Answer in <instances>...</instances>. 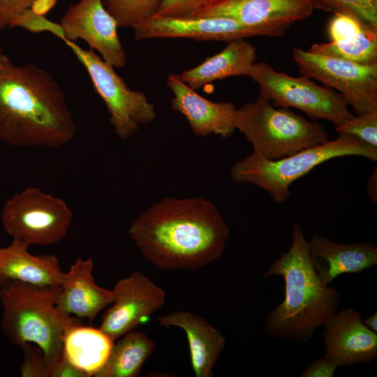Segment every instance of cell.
<instances>
[{
    "label": "cell",
    "instance_id": "20",
    "mask_svg": "<svg viewBox=\"0 0 377 377\" xmlns=\"http://www.w3.org/2000/svg\"><path fill=\"white\" fill-rule=\"evenodd\" d=\"M157 320L162 326L177 327L185 332L195 376L212 377L226 342L223 334L202 317L188 311L171 312Z\"/></svg>",
    "mask_w": 377,
    "mask_h": 377
},
{
    "label": "cell",
    "instance_id": "1",
    "mask_svg": "<svg viewBox=\"0 0 377 377\" xmlns=\"http://www.w3.org/2000/svg\"><path fill=\"white\" fill-rule=\"evenodd\" d=\"M229 228L202 198H165L142 212L128 234L143 257L162 270H195L221 258Z\"/></svg>",
    "mask_w": 377,
    "mask_h": 377
},
{
    "label": "cell",
    "instance_id": "37",
    "mask_svg": "<svg viewBox=\"0 0 377 377\" xmlns=\"http://www.w3.org/2000/svg\"><path fill=\"white\" fill-rule=\"evenodd\" d=\"M8 59H9L3 54L2 50L0 48V68Z\"/></svg>",
    "mask_w": 377,
    "mask_h": 377
},
{
    "label": "cell",
    "instance_id": "29",
    "mask_svg": "<svg viewBox=\"0 0 377 377\" xmlns=\"http://www.w3.org/2000/svg\"><path fill=\"white\" fill-rule=\"evenodd\" d=\"M24 360L20 365L22 377H48L49 365L42 350L36 345L25 343L21 347Z\"/></svg>",
    "mask_w": 377,
    "mask_h": 377
},
{
    "label": "cell",
    "instance_id": "8",
    "mask_svg": "<svg viewBox=\"0 0 377 377\" xmlns=\"http://www.w3.org/2000/svg\"><path fill=\"white\" fill-rule=\"evenodd\" d=\"M247 76L258 84L260 96L275 107L295 108L312 118L330 121L335 126L355 116L342 95L306 76L278 72L265 62L255 63Z\"/></svg>",
    "mask_w": 377,
    "mask_h": 377
},
{
    "label": "cell",
    "instance_id": "21",
    "mask_svg": "<svg viewBox=\"0 0 377 377\" xmlns=\"http://www.w3.org/2000/svg\"><path fill=\"white\" fill-rule=\"evenodd\" d=\"M257 58L254 47L244 39L228 42L216 54L197 66L184 71L181 79L195 90L216 80L231 76H247Z\"/></svg>",
    "mask_w": 377,
    "mask_h": 377
},
{
    "label": "cell",
    "instance_id": "25",
    "mask_svg": "<svg viewBox=\"0 0 377 377\" xmlns=\"http://www.w3.org/2000/svg\"><path fill=\"white\" fill-rule=\"evenodd\" d=\"M161 0H105L107 10L116 20L118 27L133 28L152 17Z\"/></svg>",
    "mask_w": 377,
    "mask_h": 377
},
{
    "label": "cell",
    "instance_id": "34",
    "mask_svg": "<svg viewBox=\"0 0 377 377\" xmlns=\"http://www.w3.org/2000/svg\"><path fill=\"white\" fill-rule=\"evenodd\" d=\"M367 190L370 199L377 202V168L371 172L367 181Z\"/></svg>",
    "mask_w": 377,
    "mask_h": 377
},
{
    "label": "cell",
    "instance_id": "30",
    "mask_svg": "<svg viewBox=\"0 0 377 377\" xmlns=\"http://www.w3.org/2000/svg\"><path fill=\"white\" fill-rule=\"evenodd\" d=\"M205 0H161L153 17H182L188 15Z\"/></svg>",
    "mask_w": 377,
    "mask_h": 377
},
{
    "label": "cell",
    "instance_id": "22",
    "mask_svg": "<svg viewBox=\"0 0 377 377\" xmlns=\"http://www.w3.org/2000/svg\"><path fill=\"white\" fill-rule=\"evenodd\" d=\"M113 341L99 327L74 325L66 332L63 353L87 377L95 376L105 364Z\"/></svg>",
    "mask_w": 377,
    "mask_h": 377
},
{
    "label": "cell",
    "instance_id": "6",
    "mask_svg": "<svg viewBox=\"0 0 377 377\" xmlns=\"http://www.w3.org/2000/svg\"><path fill=\"white\" fill-rule=\"evenodd\" d=\"M235 129L253 146V153L276 160L328 140L326 130L286 108H276L260 96L237 108Z\"/></svg>",
    "mask_w": 377,
    "mask_h": 377
},
{
    "label": "cell",
    "instance_id": "5",
    "mask_svg": "<svg viewBox=\"0 0 377 377\" xmlns=\"http://www.w3.org/2000/svg\"><path fill=\"white\" fill-rule=\"evenodd\" d=\"M357 156L377 161V147L345 133L298 151L289 156L269 160L252 152L232 166L230 175L237 183L253 184L265 191L278 204L290 195L291 184L318 165L330 159Z\"/></svg>",
    "mask_w": 377,
    "mask_h": 377
},
{
    "label": "cell",
    "instance_id": "24",
    "mask_svg": "<svg viewBox=\"0 0 377 377\" xmlns=\"http://www.w3.org/2000/svg\"><path fill=\"white\" fill-rule=\"evenodd\" d=\"M309 51L363 65L377 64V26L369 24L339 40L314 43Z\"/></svg>",
    "mask_w": 377,
    "mask_h": 377
},
{
    "label": "cell",
    "instance_id": "9",
    "mask_svg": "<svg viewBox=\"0 0 377 377\" xmlns=\"http://www.w3.org/2000/svg\"><path fill=\"white\" fill-rule=\"evenodd\" d=\"M62 40L86 68L94 90L108 109L110 122L121 139H129L141 125L154 121V105L143 92L130 89L114 66L91 50H84L66 39Z\"/></svg>",
    "mask_w": 377,
    "mask_h": 377
},
{
    "label": "cell",
    "instance_id": "28",
    "mask_svg": "<svg viewBox=\"0 0 377 377\" xmlns=\"http://www.w3.org/2000/svg\"><path fill=\"white\" fill-rule=\"evenodd\" d=\"M8 27H22L33 33L50 31L61 40L64 37L60 24L51 22L42 15L34 13L30 8L16 16Z\"/></svg>",
    "mask_w": 377,
    "mask_h": 377
},
{
    "label": "cell",
    "instance_id": "18",
    "mask_svg": "<svg viewBox=\"0 0 377 377\" xmlns=\"http://www.w3.org/2000/svg\"><path fill=\"white\" fill-rule=\"evenodd\" d=\"M93 259L77 258L64 273L57 305L64 313L92 322L114 300L113 290L97 285L92 275Z\"/></svg>",
    "mask_w": 377,
    "mask_h": 377
},
{
    "label": "cell",
    "instance_id": "2",
    "mask_svg": "<svg viewBox=\"0 0 377 377\" xmlns=\"http://www.w3.org/2000/svg\"><path fill=\"white\" fill-rule=\"evenodd\" d=\"M76 132L53 77L35 65L17 66L8 59L0 68V140L11 147L59 148Z\"/></svg>",
    "mask_w": 377,
    "mask_h": 377
},
{
    "label": "cell",
    "instance_id": "27",
    "mask_svg": "<svg viewBox=\"0 0 377 377\" xmlns=\"http://www.w3.org/2000/svg\"><path fill=\"white\" fill-rule=\"evenodd\" d=\"M334 12L353 14L377 26V0H323Z\"/></svg>",
    "mask_w": 377,
    "mask_h": 377
},
{
    "label": "cell",
    "instance_id": "4",
    "mask_svg": "<svg viewBox=\"0 0 377 377\" xmlns=\"http://www.w3.org/2000/svg\"><path fill=\"white\" fill-rule=\"evenodd\" d=\"M59 287H37L11 282L0 287L3 332L13 343L38 346L51 365L63 355V340L71 326L82 323L57 305ZM49 372V371H48Z\"/></svg>",
    "mask_w": 377,
    "mask_h": 377
},
{
    "label": "cell",
    "instance_id": "17",
    "mask_svg": "<svg viewBox=\"0 0 377 377\" xmlns=\"http://www.w3.org/2000/svg\"><path fill=\"white\" fill-rule=\"evenodd\" d=\"M308 244L314 269L326 285L340 275L362 272L377 265V247L368 242L341 244L313 235Z\"/></svg>",
    "mask_w": 377,
    "mask_h": 377
},
{
    "label": "cell",
    "instance_id": "15",
    "mask_svg": "<svg viewBox=\"0 0 377 377\" xmlns=\"http://www.w3.org/2000/svg\"><path fill=\"white\" fill-rule=\"evenodd\" d=\"M352 308L334 313L322 331L323 357L337 367L372 363L377 357V334L362 322Z\"/></svg>",
    "mask_w": 377,
    "mask_h": 377
},
{
    "label": "cell",
    "instance_id": "23",
    "mask_svg": "<svg viewBox=\"0 0 377 377\" xmlns=\"http://www.w3.org/2000/svg\"><path fill=\"white\" fill-rule=\"evenodd\" d=\"M154 348L146 333L129 332L114 341L105 364L94 377H138Z\"/></svg>",
    "mask_w": 377,
    "mask_h": 377
},
{
    "label": "cell",
    "instance_id": "3",
    "mask_svg": "<svg viewBox=\"0 0 377 377\" xmlns=\"http://www.w3.org/2000/svg\"><path fill=\"white\" fill-rule=\"evenodd\" d=\"M265 276H281L284 299L267 315L263 330L284 341L306 343L337 311L341 295L321 281L311 262L302 226L292 228L290 248L269 267Z\"/></svg>",
    "mask_w": 377,
    "mask_h": 377
},
{
    "label": "cell",
    "instance_id": "10",
    "mask_svg": "<svg viewBox=\"0 0 377 377\" xmlns=\"http://www.w3.org/2000/svg\"><path fill=\"white\" fill-rule=\"evenodd\" d=\"M300 72L337 89L358 114L377 111V64L363 65L341 58L293 50Z\"/></svg>",
    "mask_w": 377,
    "mask_h": 377
},
{
    "label": "cell",
    "instance_id": "33",
    "mask_svg": "<svg viewBox=\"0 0 377 377\" xmlns=\"http://www.w3.org/2000/svg\"><path fill=\"white\" fill-rule=\"evenodd\" d=\"M48 377H87L82 371L73 366L63 355L62 357L51 365Z\"/></svg>",
    "mask_w": 377,
    "mask_h": 377
},
{
    "label": "cell",
    "instance_id": "26",
    "mask_svg": "<svg viewBox=\"0 0 377 377\" xmlns=\"http://www.w3.org/2000/svg\"><path fill=\"white\" fill-rule=\"evenodd\" d=\"M335 131L339 134L353 135L377 147V111L354 116L341 125L335 126Z\"/></svg>",
    "mask_w": 377,
    "mask_h": 377
},
{
    "label": "cell",
    "instance_id": "11",
    "mask_svg": "<svg viewBox=\"0 0 377 377\" xmlns=\"http://www.w3.org/2000/svg\"><path fill=\"white\" fill-rule=\"evenodd\" d=\"M114 300L103 314L99 328L114 342L147 322L165 304V291L136 271L121 279L112 289Z\"/></svg>",
    "mask_w": 377,
    "mask_h": 377
},
{
    "label": "cell",
    "instance_id": "7",
    "mask_svg": "<svg viewBox=\"0 0 377 377\" xmlns=\"http://www.w3.org/2000/svg\"><path fill=\"white\" fill-rule=\"evenodd\" d=\"M1 220L9 236L29 248L62 240L71 227L73 213L62 199L29 186L6 201Z\"/></svg>",
    "mask_w": 377,
    "mask_h": 377
},
{
    "label": "cell",
    "instance_id": "36",
    "mask_svg": "<svg viewBox=\"0 0 377 377\" xmlns=\"http://www.w3.org/2000/svg\"><path fill=\"white\" fill-rule=\"evenodd\" d=\"M362 323L369 330L377 333V312L375 311L370 316L362 319Z\"/></svg>",
    "mask_w": 377,
    "mask_h": 377
},
{
    "label": "cell",
    "instance_id": "35",
    "mask_svg": "<svg viewBox=\"0 0 377 377\" xmlns=\"http://www.w3.org/2000/svg\"><path fill=\"white\" fill-rule=\"evenodd\" d=\"M54 3L55 0H36L30 9L34 13L43 15L44 13L48 11Z\"/></svg>",
    "mask_w": 377,
    "mask_h": 377
},
{
    "label": "cell",
    "instance_id": "31",
    "mask_svg": "<svg viewBox=\"0 0 377 377\" xmlns=\"http://www.w3.org/2000/svg\"><path fill=\"white\" fill-rule=\"evenodd\" d=\"M36 0H0V31L17 15L29 9Z\"/></svg>",
    "mask_w": 377,
    "mask_h": 377
},
{
    "label": "cell",
    "instance_id": "14",
    "mask_svg": "<svg viewBox=\"0 0 377 377\" xmlns=\"http://www.w3.org/2000/svg\"><path fill=\"white\" fill-rule=\"evenodd\" d=\"M64 39L85 41L91 50L114 67L126 64V55L117 34L118 24L102 0H80L60 20Z\"/></svg>",
    "mask_w": 377,
    "mask_h": 377
},
{
    "label": "cell",
    "instance_id": "12",
    "mask_svg": "<svg viewBox=\"0 0 377 377\" xmlns=\"http://www.w3.org/2000/svg\"><path fill=\"white\" fill-rule=\"evenodd\" d=\"M137 40L185 38L195 40L244 39L253 36L280 37L285 29L246 26L226 17L157 16L140 22L133 28Z\"/></svg>",
    "mask_w": 377,
    "mask_h": 377
},
{
    "label": "cell",
    "instance_id": "19",
    "mask_svg": "<svg viewBox=\"0 0 377 377\" xmlns=\"http://www.w3.org/2000/svg\"><path fill=\"white\" fill-rule=\"evenodd\" d=\"M64 272L53 254L33 255L29 247L13 239L0 246V287L19 282L37 287H59Z\"/></svg>",
    "mask_w": 377,
    "mask_h": 377
},
{
    "label": "cell",
    "instance_id": "32",
    "mask_svg": "<svg viewBox=\"0 0 377 377\" xmlns=\"http://www.w3.org/2000/svg\"><path fill=\"white\" fill-rule=\"evenodd\" d=\"M337 366L323 357L310 363L301 374L302 377H333Z\"/></svg>",
    "mask_w": 377,
    "mask_h": 377
},
{
    "label": "cell",
    "instance_id": "13",
    "mask_svg": "<svg viewBox=\"0 0 377 377\" xmlns=\"http://www.w3.org/2000/svg\"><path fill=\"white\" fill-rule=\"evenodd\" d=\"M316 7L314 0H205L186 16L226 17L249 27L286 29L311 15Z\"/></svg>",
    "mask_w": 377,
    "mask_h": 377
},
{
    "label": "cell",
    "instance_id": "16",
    "mask_svg": "<svg viewBox=\"0 0 377 377\" xmlns=\"http://www.w3.org/2000/svg\"><path fill=\"white\" fill-rule=\"evenodd\" d=\"M166 84L174 94L171 100L172 110L186 117L195 135L205 137L215 134L226 138L233 133L237 109L233 103L206 99L175 74L168 77Z\"/></svg>",
    "mask_w": 377,
    "mask_h": 377
}]
</instances>
